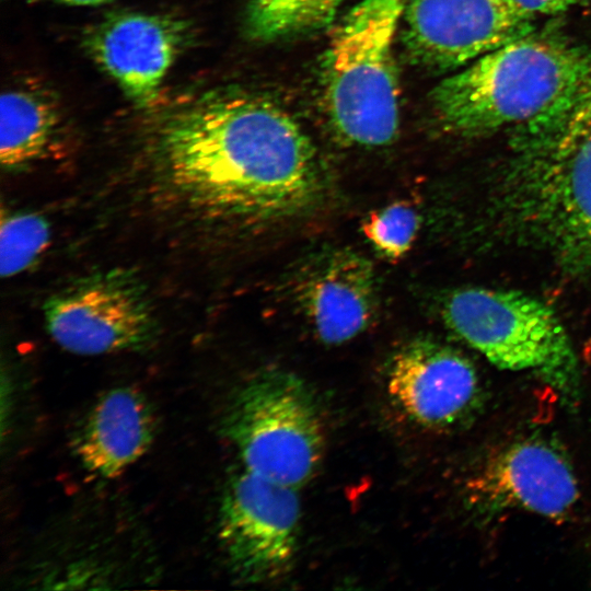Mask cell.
Returning a JSON list of instances; mask_svg holds the SVG:
<instances>
[{"mask_svg": "<svg viewBox=\"0 0 591 591\" xmlns=\"http://www.w3.org/2000/svg\"><path fill=\"white\" fill-rule=\"evenodd\" d=\"M505 213L564 260L591 267V72L552 113L519 127Z\"/></svg>", "mask_w": 591, "mask_h": 591, "instance_id": "cell-2", "label": "cell"}, {"mask_svg": "<svg viewBox=\"0 0 591 591\" xmlns=\"http://www.w3.org/2000/svg\"><path fill=\"white\" fill-rule=\"evenodd\" d=\"M34 1H50L68 5H101L113 0H34Z\"/></svg>", "mask_w": 591, "mask_h": 591, "instance_id": "cell-20", "label": "cell"}, {"mask_svg": "<svg viewBox=\"0 0 591 591\" xmlns=\"http://www.w3.org/2000/svg\"><path fill=\"white\" fill-rule=\"evenodd\" d=\"M44 318L57 345L84 356L147 348L159 331L146 286L126 268L73 280L45 301Z\"/></svg>", "mask_w": 591, "mask_h": 591, "instance_id": "cell-7", "label": "cell"}, {"mask_svg": "<svg viewBox=\"0 0 591 591\" xmlns=\"http://www.w3.org/2000/svg\"><path fill=\"white\" fill-rule=\"evenodd\" d=\"M513 0H408L403 42L415 63L460 69L534 31Z\"/></svg>", "mask_w": 591, "mask_h": 591, "instance_id": "cell-9", "label": "cell"}, {"mask_svg": "<svg viewBox=\"0 0 591 591\" xmlns=\"http://www.w3.org/2000/svg\"><path fill=\"white\" fill-rule=\"evenodd\" d=\"M153 144L169 190L205 219L277 223L304 215L324 194L311 138L278 104L244 89L211 90L170 109Z\"/></svg>", "mask_w": 591, "mask_h": 591, "instance_id": "cell-1", "label": "cell"}, {"mask_svg": "<svg viewBox=\"0 0 591 591\" xmlns=\"http://www.w3.org/2000/svg\"><path fill=\"white\" fill-rule=\"evenodd\" d=\"M408 0H360L335 30L322 63L335 132L350 144L391 143L399 125L394 38Z\"/></svg>", "mask_w": 591, "mask_h": 591, "instance_id": "cell-4", "label": "cell"}, {"mask_svg": "<svg viewBox=\"0 0 591 591\" xmlns=\"http://www.w3.org/2000/svg\"><path fill=\"white\" fill-rule=\"evenodd\" d=\"M394 405L413 422L444 428L472 408L478 379L470 360L428 337L415 338L392 358L386 378Z\"/></svg>", "mask_w": 591, "mask_h": 591, "instance_id": "cell-12", "label": "cell"}, {"mask_svg": "<svg viewBox=\"0 0 591 591\" xmlns=\"http://www.w3.org/2000/svg\"><path fill=\"white\" fill-rule=\"evenodd\" d=\"M590 72V48L533 31L445 77L431 91L430 103L448 131L482 136L552 113Z\"/></svg>", "mask_w": 591, "mask_h": 591, "instance_id": "cell-3", "label": "cell"}, {"mask_svg": "<svg viewBox=\"0 0 591 591\" xmlns=\"http://www.w3.org/2000/svg\"><path fill=\"white\" fill-rule=\"evenodd\" d=\"M222 429L243 468L298 489L316 473L324 452L321 414L306 383L281 369L263 370L235 392Z\"/></svg>", "mask_w": 591, "mask_h": 591, "instance_id": "cell-6", "label": "cell"}, {"mask_svg": "<svg viewBox=\"0 0 591 591\" xmlns=\"http://www.w3.org/2000/svg\"><path fill=\"white\" fill-rule=\"evenodd\" d=\"M514 3L530 15L558 14L568 11L584 0H513Z\"/></svg>", "mask_w": 591, "mask_h": 591, "instance_id": "cell-19", "label": "cell"}, {"mask_svg": "<svg viewBox=\"0 0 591 591\" xmlns=\"http://www.w3.org/2000/svg\"><path fill=\"white\" fill-rule=\"evenodd\" d=\"M48 221L31 211L2 212L0 225V274L13 277L30 268L47 248Z\"/></svg>", "mask_w": 591, "mask_h": 591, "instance_id": "cell-17", "label": "cell"}, {"mask_svg": "<svg viewBox=\"0 0 591 591\" xmlns=\"http://www.w3.org/2000/svg\"><path fill=\"white\" fill-rule=\"evenodd\" d=\"M193 38L190 24L167 14L116 12L92 25L83 46L138 107L159 100L169 70Z\"/></svg>", "mask_w": 591, "mask_h": 591, "instance_id": "cell-10", "label": "cell"}, {"mask_svg": "<svg viewBox=\"0 0 591 591\" xmlns=\"http://www.w3.org/2000/svg\"><path fill=\"white\" fill-rule=\"evenodd\" d=\"M0 101L1 165L19 171L49 155L62 126L56 95L42 84L20 83Z\"/></svg>", "mask_w": 591, "mask_h": 591, "instance_id": "cell-15", "label": "cell"}, {"mask_svg": "<svg viewBox=\"0 0 591 591\" xmlns=\"http://www.w3.org/2000/svg\"><path fill=\"white\" fill-rule=\"evenodd\" d=\"M473 503L488 510L519 509L559 520L579 497L566 457L541 440L512 443L488 459L467 485Z\"/></svg>", "mask_w": 591, "mask_h": 591, "instance_id": "cell-11", "label": "cell"}, {"mask_svg": "<svg viewBox=\"0 0 591 591\" xmlns=\"http://www.w3.org/2000/svg\"><path fill=\"white\" fill-rule=\"evenodd\" d=\"M294 296L324 344H344L362 333L374 316L376 280L373 266L351 250L322 252L298 273Z\"/></svg>", "mask_w": 591, "mask_h": 591, "instance_id": "cell-13", "label": "cell"}, {"mask_svg": "<svg viewBox=\"0 0 591 591\" xmlns=\"http://www.w3.org/2000/svg\"><path fill=\"white\" fill-rule=\"evenodd\" d=\"M441 313L448 327L490 363L532 372L569 402L577 398L578 360L546 303L517 290L472 287L449 294Z\"/></svg>", "mask_w": 591, "mask_h": 591, "instance_id": "cell-5", "label": "cell"}, {"mask_svg": "<svg viewBox=\"0 0 591 591\" xmlns=\"http://www.w3.org/2000/svg\"><path fill=\"white\" fill-rule=\"evenodd\" d=\"M420 225L418 212L406 201H395L371 212L361 230L373 247L390 259L402 258L412 247Z\"/></svg>", "mask_w": 591, "mask_h": 591, "instance_id": "cell-18", "label": "cell"}, {"mask_svg": "<svg viewBox=\"0 0 591 591\" xmlns=\"http://www.w3.org/2000/svg\"><path fill=\"white\" fill-rule=\"evenodd\" d=\"M155 432L157 417L147 396L118 386L102 394L82 418L72 451L88 473L115 478L148 452Z\"/></svg>", "mask_w": 591, "mask_h": 591, "instance_id": "cell-14", "label": "cell"}, {"mask_svg": "<svg viewBox=\"0 0 591 591\" xmlns=\"http://www.w3.org/2000/svg\"><path fill=\"white\" fill-rule=\"evenodd\" d=\"M343 0H250L246 31L259 42L305 35L327 27Z\"/></svg>", "mask_w": 591, "mask_h": 591, "instance_id": "cell-16", "label": "cell"}, {"mask_svg": "<svg viewBox=\"0 0 591 591\" xmlns=\"http://www.w3.org/2000/svg\"><path fill=\"white\" fill-rule=\"evenodd\" d=\"M297 490L245 468L231 476L220 500L218 533L236 577L267 582L290 570L301 522Z\"/></svg>", "mask_w": 591, "mask_h": 591, "instance_id": "cell-8", "label": "cell"}]
</instances>
